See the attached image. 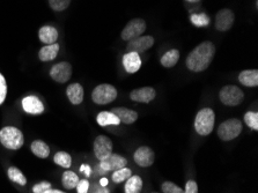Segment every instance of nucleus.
Returning <instances> with one entry per match:
<instances>
[{
	"instance_id": "obj_40",
	"label": "nucleus",
	"mask_w": 258,
	"mask_h": 193,
	"mask_svg": "<svg viewBox=\"0 0 258 193\" xmlns=\"http://www.w3.org/2000/svg\"><path fill=\"white\" fill-rule=\"evenodd\" d=\"M43 193H66V192L60 191V190H54V188H49V190H46Z\"/></svg>"
},
{
	"instance_id": "obj_33",
	"label": "nucleus",
	"mask_w": 258,
	"mask_h": 193,
	"mask_svg": "<svg viewBox=\"0 0 258 193\" xmlns=\"http://www.w3.org/2000/svg\"><path fill=\"white\" fill-rule=\"evenodd\" d=\"M161 190L163 193H184L183 188H181L177 185L171 182H165L162 184Z\"/></svg>"
},
{
	"instance_id": "obj_28",
	"label": "nucleus",
	"mask_w": 258,
	"mask_h": 193,
	"mask_svg": "<svg viewBox=\"0 0 258 193\" xmlns=\"http://www.w3.org/2000/svg\"><path fill=\"white\" fill-rule=\"evenodd\" d=\"M53 161H54V163L59 165V167L65 168V169L71 168V165H72V157L69 154V153H66V152L56 153V155L53 156Z\"/></svg>"
},
{
	"instance_id": "obj_29",
	"label": "nucleus",
	"mask_w": 258,
	"mask_h": 193,
	"mask_svg": "<svg viewBox=\"0 0 258 193\" xmlns=\"http://www.w3.org/2000/svg\"><path fill=\"white\" fill-rule=\"evenodd\" d=\"M131 176H132L131 169L124 167V168L118 169V170L114 171V174H112V180H114L115 183L119 184V183L125 182V180L130 178Z\"/></svg>"
},
{
	"instance_id": "obj_23",
	"label": "nucleus",
	"mask_w": 258,
	"mask_h": 193,
	"mask_svg": "<svg viewBox=\"0 0 258 193\" xmlns=\"http://www.w3.org/2000/svg\"><path fill=\"white\" fill-rule=\"evenodd\" d=\"M96 120H97V124L102 126V127L103 126H109V125L117 126L120 124V120L118 119V117H117L115 113H112L111 111L100 112L96 117Z\"/></svg>"
},
{
	"instance_id": "obj_37",
	"label": "nucleus",
	"mask_w": 258,
	"mask_h": 193,
	"mask_svg": "<svg viewBox=\"0 0 258 193\" xmlns=\"http://www.w3.org/2000/svg\"><path fill=\"white\" fill-rule=\"evenodd\" d=\"M89 190V182L87 179H81L77 184L78 193H87Z\"/></svg>"
},
{
	"instance_id": "obj_42",
	"label": "nucleus",
	"mask_w": 258,
	"mask_h": 193,
	"mask_svg": "<svg viewBox=\"0 0 258 193\" xmlns=\"http://www.w3.org/2000/svg\"><path fill=\"white\" fill-rule=\"evenodd\" d=\"M186 2H189V3H198V2H201V0H186Z\"/></svg>"
},
{
	"instance_id": "obj_38",
	"label": "nucleus",
	"mask_w": 258,
	"mask_h": 193,
	"mask_svg": "<svg viewBox=\"0 0 258 193\" xmlns=\"http://www.w3.org/2000/svg\"><path fill=\"white\" fill-rule=\"evenodd\" d=\"M80 171L83 172L84 175H86V177H89L92 175V168L89 167L88 164H83L80 167Z\"/></svg>"
},
{
	"instance_id": "obj_3",
	"label": "nucleus",
	"mask_w": 258,
	"mask_h": 193,
	"mask_svg": "<svg viewBox=\"0 0 258 193\" xmlns=\"http://www.w3.org/2000/svg\"><path fill=\"white\" fill-rule=\"evenodd\" d=\"M216 123V115L211 108H204L197 113L195 118V130L199 136L206 137L211 135Z\"/></svg>"
},
{
	"instance_id": "obj_27",
	"label": "nucleus",
	"mask_w": 258,
	"mask_h": 193,
	"mask_svg": "<svg viewBox=\"0 0 258 193\" xmlns=\"http://www.w3.org/2000/svg\"><path fill=\"white\" fill-rule=\"evenodd\" d=\"M7 175H9V178L12 182L20 184L22 186H25L27 184V178L25 175H23L20 169H18L17 167H10L9 170H7Z\"/></svg>"
},
{
	"instance_id": "obj_41",
	"label": "nucleus",
	"mask_w": 258,
	"mask_h": 193,
	"mask_svg": "<svg viewBox=\"0 0 258 193\" xmlns=\"http://www.w3.org/2000/svg\"><path fill=\"white\" fill-rule=\"evenodd\" d=\"M100 184H101V186H107V184H108V179L107 178H101L100 179Z\"/></svg>"
},
{
	"instance_id": "obj_22",
	"label": "nucleus",
	"mask_w": 258,
	"mask_h": 193,
	"mask_svg": "<svg viewBox=\"0 0 258 193\" xmlns=\"http://www.w3.org/2000/svg\"><path fill=\"white\" fill-rule=\"evenodd\" d=\"M31 152L35 156L40 157V159H46L50 155V147L48 144H45L42 140H35L31 143Z\"/></svg>"
},
{
	"instance_id": "obj_30",
	"label": "nucleus",
	"mask_w": 258,
	"mask_h": 193,
	"mask_svg": "<svg viewBox=\"0 0 258 193\" xmlns=\"http://www.w3.org/2000/svg\"><path fill=\"white\" fill-rule=\"evenodd\" d=\"M190 20L192 22V25L196 27H207L210 25V18L205 13L192 14Z\"/></svg>"
},
{
	"instance_id": "obj_17",
	"label": "nucleus",
	"mask_w": 258,
	"mask_h": 193,
	"mask_svg": "<svg viewBox=\"0 0 258 193\" xmlns=\"http://www.w3.org/2000/svg\"><path fill=\"white\" fill-rule=\"evenodd\" d=\"M112 113L118 117L120 123L124 124H134L135 121L138 119V112H136L135 110L124 108V106H118V108H114L111 110Z\"/></svg>"
},
{
	"instance_id": "obj_15",
	"label": "nucleus",
	"mask_w": 258,
	"mask_h": 193,
	"mask_svg": "<svg viewBox=\"0 0 258 193\" xmlns=\"http://www.w3.org/2000/svg\"><path fill=\"white\" fill-rule=\"evenodd\" d=\"M22 108L29 115H41L44 112V105L36 96H27L23 98Z\"/></svg>"
},
{
	"instance_id": "obj_18",
	"label": "nucleus",
	"mask_w": 258,
	"mask_h": 193,
	"mask_svg": "<svg viewBox=\"0 0 258 193\" xmlns=\"http://www.w3.org/2000/svg\"><path fill=\"white\" fill-rule=\"evenodd\" d=\"M66 95H68L70 102L74 105H79L83 103L85 92L83 86L80 84H72L70 85L68 89H66Z\"/></svg>"
},
{
	"instance_id": "obj_4",
	"label": "nucleus",
	"mask_w": 258,
	"mask_h": 193,
	"mask_svg": "<svg viewBox=\"0 0 258 193\" xmlns=\"http://www.w3.org/2000/svg\"><path fill=\"white\" fill-rule=\"evenodd\" d=\"M242 123L237 118H230L225 120L218 127V137L222 141H232L241 135Z\"/></svg>"
},
{
	"instance_id": "obj_34",
	"label": "nucleus",
	"mask_w": 258,
	"mask_h": 193,
	"mask_svg": "<svg viewBox=\"0 0 258 193\" xmlns=\"http://www.w3.org/2000/svg\"><path fill=\"white\" fill-rule=\"evenodd\" d=\"M7 96V84L5 77L0 73V105H2L6 100Z\"/></svg>"
},
{
	"instance_id": "obj_13",
	"label": "nucleus",
	"mask_w": 258,
	"mask_h": 193,
	"mask_svg": "<svg viewBox=\"0 0 258 193\" xmlns=\"http://www.w3.org/2000/svg\"><path fill=\"white\" fill-rule=\"evenodd\" d=\"M235 21V15L233 11L228 9L220 10L216 15V28L219 31H227L232 28Z\"/></svg>"
},
{
	"instance_id": "obj_35",
	"label": "nucleus",
	"mask_w": 258,
	"mask_h": 193,
	"mask_svg": "<svg viewBox=\"0 0 258 193\" xmlns=\"http://www.w3.org/2000/svg\"><path fill=\"white\" fill-rule=\"evenodd\" d=\"M49 188H51V184L48 182H41L36 185H34L33 192L34 193H43L44 191L49 190Z\"/></svg>"
},
{
	"instance_id": "obj_1",
	"label": "nucleus",
	"mask_w": 258,
	"mask_h": 193,
	"mask_svg": "<svg viewBox=\"0 0 258 193\" xmlns=\"http://www.w3.org/2000/svg\"><path fill=\"white\" fill-rule=\"evenodd\" d=\"M216 54V46L212 42L205 41L197 45L186 57L185 65L191 72H203L209 69Z\"/></svg>"
},
{
	"instance_id": "obj_10",
	"label": "nucleus",
	"mask_w": 258,
	"mask_h": 193,
	"mask_svg": "<svg viewBox=\"0 0 258 193\" xmlns=\"http://www.w3.org/2000/svg\"><path fill=\"white\" fill-rule=\"evenodd\" d=\"M126 164H127V160L125 159V157L112 153V154L109 155L105 160L100 161L99 168L101 172H109V171H115V170H118L120 168L126 167Z\"/></svg>"
},
{
	"instance_id": "obj_12",
	"label": "nucleus",
	"mask_w": 258,
	"mask_h": 193,
	"mask_svg": "<svg viewBox=\"0 0 258 193\" xmlns=\"http://www.w3.org/2000/svg\"><path fill=\"white\" fill-rule=\"evenodd\" d=\"M135 162L139 165V167L143 168H148L151 165H153L154 160H155V154L153 149L147 147V146H143V147H139L135 152L134 155Z\"/></svg>"
},
{
	"instance_id": "obj_39",
	"label": "nucleus",
	"mask_w": 258,
	"mask_h": 193,
	"mask_svg": "<svg viewBox=\"0 0 258 193\" xmlns=\"http://www.w3.org/2000/svg\"><path fill=\"white\" fill-rule=\"evenodd\" d=\"M94 193H110V191H109L108 188L105 187V186H104V187L101 186V187L97 188V190H96L95 192H94Z\"/></svg>"
},
{
	"instance_id": "obj_31",
	"label": "nucleus",
	"mask_w": 258,
	"mask_h": 193,
	"mask_svg": "<svg viewBox=\"0 0 258 193\" xmlns=\"http://www.w3.org/2000/svg\"><path fill=\"white\" fill-rule=\"evenodd\" d=\"M244 121L250 128L255 130L257 131L258 130V113L255 111H248L244 115Z\"/></svg>"
},
{
	"instance_id": "obj_5",
	"label": "nucleus",
	"mask_w": 258,
	"mask_h": 193,
	"mask_svg": "<svg viewBox=\"0 0 258 193\" xmlns=\"http://www.w3.org/2000/svg\"><path fill=\"white\" fill-rule=\"evenodd\" d=\"M117 97V89L112 85L102 84L96 86L92 93V100L94 103L105 105L112 103Z\"/></svg>"
},
{
	"instance_id": "obj_16",
	"label": "nucleus",
	"mask_w": 258,
	"mask_h": 193,
	"mask_svg": "<svg viewBox=\"0 0 258 193\" xmlns=\"http://www.w3.org/2000/svg\"><path fill=\"white\" fill-rule=\"evenodd\" d=\"M123 66L127 73H136L142 68V59L139 53L126 52L123 56Z\"/></svg>"
},
{
	"instance_id": "obj_8",
	"label": "nucleus",
	"mask_w": 258,
	"mask_h": 193,
	"mask_svg": "<svg viewBox=\"0 0 258 193\" xmlns=\"http://www.w3.org/2000/svg\"><path fill=\"white\" fill-rule=\"evenodd\" d=\"M94 154L99 161H103L107 159L109 155L112 154V149H114V145L112 141L105 136H99L94 141Z\"/></svg>"
},
{
	"instance_id": "obj_21",
	"label": "nucleus",
	"mask_w": 258,
	"mask_h": 193,
	"mask_svg": "<svg viewBox=\"0 0 258 193\" xmlns=\"http://www.w3.org/2000/svg\"><path fill=\"white\" fill-rule=\"evenodd\" d=\"M58 51H59V44L58 43L45 45L38 52V58L42 61H51L54 58H57Z\"/></svg>"
},
{
	"instance_id": "obj_24",
	"label": "nucleus",
	"mask_w": 258,
	"mask_h": 193,
	"mask_svg": "<svg viewBox=\"0 0 258 193\" xmlns=\"http://www.w3.org/2000/svg\"><path fill=\"white\" fill-rule=\"evenodd\" d=\"M179 60V51L173 49L167 51V52L161 57V65L165 66V68H174V66L177 64Z\"/></svg>"
},
{
	"instance_id": "obj_2",
	"label": "nucleus",
	"mask_w": 258,
	"mask_h": 193,
	"mask_svg": "<svg viewBox=\"0 0 258 193\" xmlns=\"http://www.w3.org/2000/svg\"><path fill=\"white\" fill-rule=\"evenodd\" d=\"M0 143L11 151H18L25 144V138L20 130L14 126H6L0 130Z\"/></svg>"
},
{
	"instance_id": "obj_26",
	"label": "nucleus",
	"mask_w": 258,
	"mask_h": 193,
	"mask_svg": "<svg viewBox=\"0 0 258 193\" xmlns=\"http://www.w3.org/2000/svg\"><path fill=\"white\" fill-rule=\"evenodd\" d=\"M79 177L73 171H65L61 177V183L66 190H72L77 187V184L79 182Z\"/></svg>"
},
{
	"instance_id": "obj_14",
	"label": "nucleus",
	"mask_w": 258,
	"mask_h": 193,
	"mask_svg": "<svg viewBox=\"0 0 258 193\" xmlns=\"http://www.w3.org/2000/svg\"><path fill=\"white\" fill-rule=\"evenodd\" d=\"M156 92L154 88L152 87H142L134 89L130 93V98L135 102H139V103H150L155 98Z\"/></svg>"
},
{
	"instance_id": "obj_11",
	"label": "nucleus",
	"mask_w": 258,
	"mask_h": 193,
	"mask_svg": "<svg viewBox=\"0 0 258 193\" xmlns=\"http://www.w3.org/2000/svg\"><path fill=\"white\" fill-rule=\"evenodd\" d=\"M154 44V38L147 35V36H139L135 39H131L128 41L126 45V51L127 52H145V51L151 49Z\"/></svg>"
},
{
	"instance_id": "obj_32",
	"label": "nucleus",
	"mask_w": 258,
	"mask_h": 193,
	"mask_svg": "<svg viewBox=\"0 0 258 193\" xmlns=\"http://www.w3.org/2000/svg\"><path fill=\"white\" fill-rule=\"evenodd\" d=\"M71 4V0H49V5L54 12L65 11Z\"/></svg>"
},
{
	"instance_id": "obj_36",
	"label": "nucleus",
	"mask_w": 258,
	"mask_h": 193,
	"mask_svg": "<svg viewBox=\"0 0 258 193\" xmlns=\"http://www.w3.org/2000/svg\"><path fill=\"white\" fill-rule=\"evenodd\" d=\"M183 191H184V193H198V185L196 180H187L185 184V188Z\"/></svg>"
},
{
	"instance_id": "obj_6",
	"label": "nucleus",
	"mask_w": 258,
	"mask_h": 193,
	"mask_svg": "<svg viewBox=\"0 0 258 193\" xmlns=\"http://www.w3.org/2000/svg\"><path fill=\"white\" fill-rule=\"evenodd\" d=\"M219 98L221 103L227 106H237L244 100V93L237 86L229 85L222 87L219 93Z\"/></svg>"
},
{
	"instance_id": "obj_9",
	"label": "nucleus",
	"mask_w": 258,
	"mask_h": 193,
	"mask_svg": "<svg viewBox=\"0 0 258 193\" xmlns=\"http://www.w3.org/2000/svg\"><path fill=\"white\" fill-rule=\"evenodd\" d=\"M50 77L58 84H65L72 77V66L68 61H60L50 70Z\"/></svg>"
},
{
	"instance_id": "obj_20",
	"label": "nucleus",
	"mask_w": 258,
	"mask_h": 193,
	"mask_svg": "<svg viewBox=\"0 0 258 193\" xmlns=\"http://www.w3.org/2000/svg\"><path fill=\"white\" fill-rule=\"evenodd\" d=\"M238 81L245 87H257L258 86V71L245 70L238 74Z\"/></svg>"
},
{
	"instance_id": "obj_25",
	"label": "nucleus",
	"mask_w": 258,
	"mask_h": 193,
	"mask_svg": "<svg viewBox=\"0 0 258 193\" xmlns=\"http://www.w3.org/2000/svg\"><path fill=\"white\" fill-rule=\"evenodd\" d=\"M143 188V179L139 176H131L125 183V193H140Z\"/></svg>"
},
{
	"instance_id": "obj_19",
	"label": "nucleus",
	"mask_w": 258,
	"mask_h": 193,
	"mask_svg": "<svg viewBox=\"0 0 258 193\" xmlns=\"http://www.w3.org/2000/svg\"><path fill=\"white\" fill-rule=\"evenodd\" d=\"M38 38L42 43L45 45L53 44L58 39V31L52 26H43L42 28L38 30Z\"/></svg>"
},
{
	"instance_id": "obj_7",
	"label": "nucleus",
	"mask_w": 258,
	"mask_h": 193,
	"mask_svg": "<svg viewBox=\"0 0 258 193\" xmlns=\"http://www.w3.org/2000/svg\"><path fill=\"white\" fill-rule=\"evenodd\" d=\"M146 30V22L143 19H134L131 21L127 22V25L125 26V28L122 30L120 37L124 41H131L137 37L142 36Z\"/></svg>"
}]
</instances>
